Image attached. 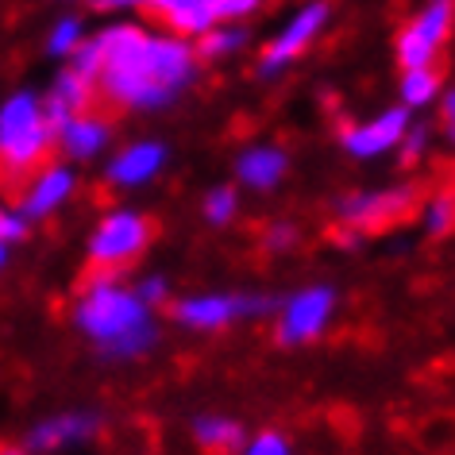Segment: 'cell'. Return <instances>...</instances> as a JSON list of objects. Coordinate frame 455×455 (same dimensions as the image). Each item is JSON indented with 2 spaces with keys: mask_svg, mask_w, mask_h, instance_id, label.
<instances>
[{
  "mask_svg": "<svg viewBox=\"0 0 455 455\" xmlns=\"http://www.w3.org/2000/svg\"><path fill=\"white\" fill-rule=\"evenodd\" d=\"M100 43V74L97 93L116 108L158 112L197 82V51L193 39L174 31H151L147 24H108L97 36Z\"/></svg>",
  "mask_w": 455,
  "mask_h": 455,
  "instance_id": "cell-1",
  "label": "cell"
},
{
  "mask_svg": "<svg viewBox=\"0 0 455 455\" xmlns=\"http://www.w3.org/2000/svg\"><path fill=\"white\" fill-rule=\"evenodd\" d=\"M74 324L112 363L140 359L158 339L155 309L135 293V286H124L112 270H100L97 278L85 282V290L74 301Z\"/></svg>",
  "mask_w": 455,
  "mask_h": 455,
  "instance_id": "cell-2",
  "label": "cell"
},
{
  "mask_svg": "<svg viewBox=\"0 0 455 455\" xmlns=\"http://www.w3.org/2000/svg\"><path fill=\"white\" fill-rule=\"evenodd\" d=\"M54 147V128L43 112V97L20 89L0 105V181L20 186L31 170L47 163Z\"/></svg>",
  "mask_w": 455,
  "mask_h": 455,
  "instance_id": "cell-3",
  "label": "cell"
},
{
  "mask_svg": "<svg viewBox=\"0 0 455 455\" xmlns=\"http://www.w3.org/2000/svg\"><path fill=\"white\" fill-rule=\"evenodd\" d=\"M151 235H155V228H151V220H147L143 212L112 209V212L100 216L93 235H89V247H85L89 267L120 275L124 267H132L135 259L151 247Z\"/></svg>",
  "mask_w": 455,
  "mask_h": 455,
  "instance_id": "cell-4",
  "label": "cell"
},
{
  "mask_svg": "<svg viewBox=\"0 0 455 455\" xmlns=\"http://www.w3.org/2000/svg\"><path fill=\"white\" fill-rule=\"evenodd\" d=\"M278 301L267 293H189V298L170 301V313L181 328L193 332H224V328L255 321V316L275 313Z\"/></svg>",
  "mask_w": 455,
  "mask_h": 455,
  "instance_id": "cell-5",
  "label": "cell"
},
{
  "mask_svg": "<svg viewBox=\"0 0 455 455\" xmlns=\"http://www.w3.org/2000/svg\"><path fill=\"white\" fill-rule=\"evenodd\" d=\"M336 290L324 286V282H313V286H301L293 290L286 301H278V321H275V339L282 347H305V344H316L328 324L336 316Z\"/></svg>",
  "mask_w": 455,
  "mask_h": 455,
  "instance_id": "cell-6",
  "label": "cell"
},
{
  "mask_svg": "<svg viewBox=\"0 0 455 455\" xmlns=\"http://www.w3.org/2000/svg\"><path fill=\"white\" fill-rule=\"evenodd\" d=\"M451 28H455V0H428V4L397 31V43H394L397 66H402V70H409V66H436L443 43L451 39Z\"/></svg>",
  "mask_w": 455,
  "mask_h": 455,
  "instance_id": "cell-7",
  "label": "cell"
},
{
  "mask_svg": "<svg viewBox=\"0 0 455 455\" xmlns=\"http://www.w3.org/2000/svg\"><path fill=\"white\" fill-rule=\"evenodd\" d=\"M328 20H332V8H328L324 0H313V4H305L301 12H293L286 24H282L278 36L263 47V54H259V74L275 77L282 70H290V66L324 36Z\"/></svg>",
  "mask_w": 455,
  "mask_h": 455,
  "instance_id": "cell-8",
  "label": "cell"
},
{
  "mask_svg": "<svg viewBox=\"0 0 455 455\" xmlns=\"http://www.w3.org/2000/svg\"><path fill=\"white\" fill-rule=\"evenodd\" d=\"M417 209V193L413 186H386V189H355L344 193L336 201L339 224H351L359 232H379L390 228L394 220H402L405 212Z\"/></svg>",
  "mask_w": 455,
  "mask_h": 455,
  "instance_id": "cell-9",
  "label": "cell"
},
{
  "mask_svg": "<svg viewBox=\"0 0 455 455\" xmlns=\"http://www.w3.org/2000/svg\"><path fill=\"white\" fill-rule=\"evenodd\" d=\"M409 120H413V108H405V105L382 108V112H374L371 120L344 124V132H339V147H344L355 163H374V158L394 151L397 140H402L405 128H409Z\"/></svg>",
  "mask_w": 455,
  "mask_h": 455,
  "instance_id": "cell-10",
  "label": "cell"
},
{
  "mask_svg": "<svg viewBox=\"0 0 455 455\" xmlns=\"http://www.w3.org/2000/svg\"><path fill=\"white\" fill-rule=\"evenodd\" d=\"M20 186H24V193H20V212H24L28 220H47V216H54L74 197L77 174L70 163H43L31 170Z\"/></svg>",
  "mask_w": 455,
  "mask_h": 455,
  "instance_id": "cell-11",
  "label": "cell"
},
{
  "mask_svg": "<svg viewBox=\"0 0 455 455\" xmlns=\"http://www.w3.org/2000/svg\"><path fill=\"white\" fill-rule=\"evenodd\" d=\"M166 163H170V151L163 140H135L108 158L105 178L112 189H140L163 174Z\"/></svg>",
  "mask_w": 455,
  "mask_h": 455,
  "instance_id": "cell-12",
  "label": "cell"
},
{
  "mask_svg": "<svg viewBox=\"0 0 455 455\" xmlns=\"http://www.w3.org/2000/svg\"><path fill=\"white\" fill-rule=\"evenodd\" d=\"M112 143V124L105 116H97L93 108L74 112L66 124L54 128V147L70 158V163H89V158H100Z\"/></svg>",
  "mask_w": 455,
  "mask_h": 455,
  "instance_id": "cell-13",
  "label": "cell"
},
{
  "mask_svg": "<svg viewBox=\"0 0 455 455\" xmlns=\"http://www.w3.org/2000/svg\"><path fill=\"white\" fill-rule=\"evenodd\" d=\"M97 432H100V417H93V413H59V417L39 420V425L28 432V448L31 451H62V448L89 443Z\"/></svg>",
  "mask_w": 455,
  "mask_h": 455,
  "instance_id": "cell-14",
  "label": "cell"
},
{
  "mask_svg": "<svg viewBox=\"0 0 455 455\" xmlns=\"http://www.w3.org/2000/svg\"><path fill=\"white\" fill-rule=\"evenodd\" d=\"M93 100H97V82L85 74H77L74 66H66V70H59V77L51 82V93L43 97V112H47L51 128H59V124H66L74 112L93 108Z\"/></svg>",
  "mask_w": 455,
  "mask_h": 455,
  "instance_id": "cell-15",
  "label": "cell"
},
{
  "mask_svg": "<svg viewBox=\"0 0 455 455\" xmlns=\"http://www.w3.org/2000/svg\"><path fill=\"white\" fill-rule=\"evenodd\" d=\"M286 170H290V155L275 143H255L235 158V181L247 189H255V193L278 189L282 178H286Z\"/></svg>",
  "mask_w": 455,
  "mask_h": 455,
  "instance_id": "cell-16",
  "label": "cell"
},
{
  "mask_svg": "<svg viewBox=\"0 0 455 455\" xmlns=\"http://www.w3.org/2000/svg\"><path fill=\"white\" fill-rule=\"evenodd\" d=\"M147 12L163 20L166 31H174V36H186V39H197L204 36L216 20H212V8L209 0H147Z\"/></svg>",
  "mask_w": 455,
  "mask_h": 455,
  "instance_id": "cell-17",
  "label": "cell"
},
{
  "mask_svg": "<svg viewBox=\"0 0 455 455\" xmlns=\"http://www.w3.org/2000/svg\"><path fill=\"white\" fill-rule=\"evenodd\" d=\"M247 43H251L247 24H212L204 36L193 39V51H197L201 62H224V59H235Z\"/></svg>",
  "mask_w": 455,
  "mask_h": 455,
  "instance_id": "cell-18",
  "label": "cell"
},
{
  "mask_svg": "<svg viewBox=\"0 0 455 455\" xmlns=\"http://www.w3.org/2000/svg\"><path fill=\"white\" fill-rule=\"evenodd\" d=\"M193 440L201 443L204 451H235L243 448V425L232 417H220V413H201L193 417Z\"/></svg>",
  "mask_w": 455,
  "mask_h": 455,
  "instance_id": "cell-19",
  "label": "cell"
},
{
  "mask_svg": "<svg viewBox=\"0 0 455 455\" xmlns=\"http://www.w3.org/2000/svg\"><path fill=\"white\" fill-rule=\"evenodd\" d=\"M440 89L443 82H440L436 66H409V70H402V82H397V93H402L405 108H432Z\"/></svg>",
  "mask_w": 455,
  "mask_h": 455,
  "instance_id": "cell-20",
  "label": "cell"
},
{
  "mask_svg": "<svg viewBox=\"0 0 455 455\" xmlns=\"http://www.w3.org/2000/svg\"><path fill=\"white\" fill-rule=\"evenodd\" d=\"M420 224L432 240H443V235L455 232V181L440 186L432 197L420 204Z\"/></svg>",
  "mask_w": 455,
  "mask_h": 455,
  "instance_id": "cell-21",
  "label": "cell"
},
{
  "mask_svg": "<svg viewBox=\"0 0 455 455\" xmlns=\"http://www.w3.org/2000/svg\"><path fill=\"white\" fill-rule=\"evenodd\" d=\"M201 216L212 228H228V224H232L235 216H240V193H235V186H216V189L204 193Z\"/></svg>",
  "mask_w": 455,
  "mask_h": 455,
  "instance_id": "cell-22",
  "label": "cell"
},
{
  "mask_svg": "<svg viewBox=\"0 0 455 455\" xmlns=\"http://www.w3.org/2000/svg\"><path fill=\"white\" fill-rule=\"evenodd\" d=\"M82 39H85V24H82V20H77V16H62L59 24L51 28V36H47V54H51V59H70Z\"/></svg>",
  "mask_w": 455,
  "mask_h": 455,
  "instance_id": "cell-23",
  "label": "cell"
},
{
  "mask_svg": "<svg viewBox=\"0 0 455 455\" xmlns=\"http://www.w3.org/2000/svg\"><path fill=\"white\" fill-rule=\"evenodd\" d=\"M397 163L402 166H417L420 158H428V151H432V128L428 124H413L409 120V128H405V135L397 140Z\"/></svg>",
  "mask_w": 455,
  "mask_h": 455,
  "instance_id": "cell-24",
  "label": "cell"
},
{
  "mask_svg": "<svg viewBox=\"0 0 455 455\" xmlns=\"http://www.w3.org/2000/svg\"><path fill=\"white\" fill-rule=\"evenodd\" d=\"M209 8L216 24H243L263 8V0H209Z\"/></svg>",
  "mask_w": 455,
  "mask_h": 455,
  "instance_id": "cell-25",
  "label": "cell"
},
{
  "mask_svg": "<svg viewBox=\"0 0 455 455\" xmlns=\"http://www.w3.org/2000/svg\"><path fill=\"white\" fill-rule=\"evenodd\" d=\"M70 66L77 74H85V77H93L97 82V74H100V43H97V36L93 39L85 36L82 43H77V51L70 54Z\"/></svg>",
  "mask_w": 455,
  "mask_h": 455,
  "instance_id": "cell-26",
  "label": "cell"
},
{
  "mask_svg": "<svg viewBox=\"0 0 455 455\" xmlns=\"http://www.w3.org/2000/svg\"><path fill=\"white\" fill-rule=\"evenodd\" d=\"M31 232V220L20 209H0V243H24Z\"/></svg>",
  "mask_w": 455,
  "mask_h": 455,
  "instance_id": "cell-27",
  "label": "cell"
},
{
  "mask_svg": "<svg viewBox=\"0 0 455 455\" xmlns=\"http://www.w3.org/2000/svg\"><path fill=\"white\" fill-rule=\"evenodd\" d=\"M298 240H301V232L293 224H286V220H275L263 232V247L267 251H275V255H282V251H293L298 247Z\"/></svg>",
  "mask_w": 455,
  "mask_h": 455,
  "instance_id": "cell-28",
  "label": "cell"
},
{
  "mask_svg": "<svg viewBox=\"0 0 455 455\" xmlns=\"http://www.w3.org/2000/svg\"><path fill=\"white\" fill-rule=\"evenodd\" d=\"M243 451H247V455H286V451H290V440H286V432L267 428V432H259V436L247 440Z\"/></svg>",
  "mask_w": 455,
  "mask_h": 455,
  "instance_id": "cell-29",
  "label": "cell"
},
{
  "mask_svg": "<svg viewBox=\"0 0 455 455\" xmlns=\"http://www.w3.org/2000/svg\"><path fill=\"white\" fill-rule=\"evenodd\" d=\"M135 293L151 305V309H158V305H170V282L163 275H151V278H143L140 286H135Z\"/></svg>",
  "mask_w": 455,
  "mask_h": 455,
  "instance_id": "cell-30",
  "label": "cell"
},
{
  "mask_svg": "<svg viewBox=\"0 0 455 455\" xmlns=\"http://www.w3.org/2000/svg\"><path fill=\"white\" fill-rule=\"evenodd\" d=\"M436 108H440V132H443V140H448V147L455 151V89H440Z\"/></svg>",
  "mask_w": 455,
  "mask_h": 455,
  "instance_id": "cell-31",
  "label": "cell"
},
{
  "mask_svg": "<svg viewBox=\"0 0 455 455\" xmlns=\"http://www.w3.org/2000/svg\"><path fill=\"white\" fill-rule=\"evenodd\" d=\"M363 240H367V232H359V228H351V224H339L332 232V243L339 247V251H355Z\"/></svg>",
  "mask_w": 455,
  "mask_h": 455,
  "instance_id": "cell-32",
  "label": "cell"
},
{
  "mask_svg": "<svg viewBox=\"0 0 455 455\" xmlns=\"http://www.w3.org/2000/svg\"><path fill=\"white\" fill-rule=\"evenodd\" d=\"M147 0H97L100 12H132V8H143Z\"/></svg>",
  "mask_w": 455,
  "mask_h": 455,
  "instance_id": "cell-33",
  "label": "cell"
},
{
  "mask_svg": "<svg viewBox=\"0 0 455 455\" xmlns=\"http://www.w3.org/2000/svg\"><path fill=\"white\" fill-rule=\"evenodd\" d=\"M8 267V243H0V270Z\"/></svg>",
  "mask_w": 455,
  "mask_h": 455,
  "instance_id": "cell-34",
  "label": "cell"
},
{
  "mask_svg": "<svg viewBox=\"0 0 455 455\" xmlns=\"http://www.w3.org/2000/svg\"><path fill=\"white\" fill-rule=\"evenodd\" d=\"M66 4H70V0H66Z\"/></svg>",
  "mask_w": 455,
  "mask_h": 455,
  "instance_id": "cell-35",
  "label": "cell"
}]
</instances>
